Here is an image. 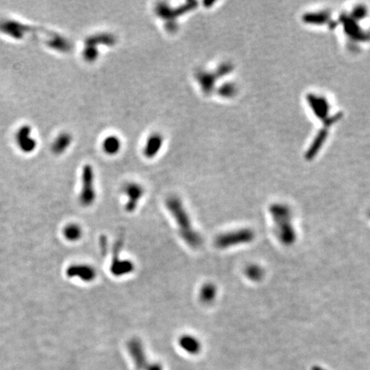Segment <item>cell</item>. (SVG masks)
Returning <instances> with one entry per match:
<instances>
[{
	"instance_id": "obj_1",
	"label": "cell",
	"mask_w": 370,
	"mask_h": 370,
	"mask_svg": "<svg viewBox=\"0 0 370 370\" xmlns=\"http://www.w3.org/2000/svg\"><path fill=\"white\" fill-rule=\"evenodd\" d=\"M166 207L171 215L173 216L178 226L179 235L183 240L190 248H200L201 245H203V238L199 232L194 229L190 216L184 208L181 200L177 197H169L166 200Z\"/></svg>"
},
{
	"instance_id": "obj_2",
	"label": "cell",
	"mask_w": 370,
	"mask_h": 370,
	"mask_svg": "<svg viewBox=\"0 0 370 370\" xmlns=\"http://www.w3.org/2000/svg\"><path fill=\"white\" fill-rule=\"evenodd\" d=\"M82 190L80 193V203L82 206H89L95 201L96 194L93 186V171L90 165L83 168L82 176Z\"/></svg>"
},
{
	"instance_id": "obj_3",
	"label": "cell",
	"mask_w": 370,
	"mask_h": 370,
	"mask_svg": "<svg viewBox=\"0 0 370 370\" xmlns=\"http://www.w3.org/2000/svg\"><path fill=\"white\" fill-rule=\"evenodd\" d=\"M122 239L117 242L116 245L113 250V257L112 264H111V272L114 276L120 277L126 274H131L135 269V265L129 260H120L119 259V251L122 246Z\"/></svg>"
},
{
	"instance_id": "obj_4",
	"label": "cell",
	"mask_w": 370,
	"mask_h": 370,
	"mask_svg": "<svg viewBox=\"0 0 370 370\" xmlns=\"http://www.w3.org/2000/svg\"><path fill=\"white\" fill-rule=\"evenodd\" d=\"M129 355L132 358L137 370H147L148 364V358L142 341L138 338H131L127 344Z\"/></svg>"
},
{
	"instance_id": "obj_5",
	"label": "cell",
	"mask_w": 370,
	"mask_h": 370,
	"mask_svg": "<svg viewBox=\"0 0 370 370\" xmlns=\"http://www.w3.org/2000/svg\"><path fill=\"white\" fill-rule=\"evenodd\" d=\"M16 145L24 154H31L36 150L37 142L32 136V129L29 125L20 127L16 134Z\"/></svg>"
},
{
	"instance_id": "obj_6",
	"label": "cell",
	"mask_w": 370,
	"mask_h": 370,
	"mask_svg": "<svg viewBox=\"0 0 370 370\" xmlns=\"http://www.w3.org/2000/svg\"><path fill=\"white\" fill-rule=\"evenodd\" d=\"M251 238V233L248 231H238V232H228L220 235L216 239V246L218 248H229L232 245H238L248 241Z\"/></svg>"
},
{
	"instance_id": "obj_7",
	"label": "cell",
	"mask_w": 370,
	"mask_h": 370,
	"mask_svg": "<svg viewBox=\"0 0 370 370\" xmlns=\"http://www.w3.org/2000/svg\"><path fill=\"white\" fill-rule=\"evenodd\" d=\"M66 274L69 278H78L84 282H92L97 277L95 268L87 264H74L68 267Z\"/></svg>"
},
{
	"instance_id": "obj_8",
	"label": "cell",
	"mask_w": 370,
	"mask_h": 370,
	"mask_svg": "<svg viewBox=\"0 0 370 370\" xmlns=\"http://www.w3.org/2000/svg\"><path fill=\"white\" fill-rule=\"evenodd\" d=\"M123 191L126 196L128 197V202L126 203L125 209L128 212H133L135 211V208L137 207L139 201L141 200L144 190L140 184H135V183H130V184H126Z\"/></svg>"
},
{
	"instance_id": "obj_9",
	"label": "cell",
	"mask_w": 370,
	"mask_h": 370,
	"mask_svg": "<svg viewBox=\"0 0 370 370\" xmlns=\"http://www.w3.org/2000/svg\"><path fill=\"white\" fill-rule=\"evenodd\" d=\"M178 344L179 346L189 354H198L202 350V344L199 339L192 335H182L178 339Z\"/></svg>"
},
{
	"instance_id": "obj_10",
	"label": "cell",
	"mask_w": 370,
	"mask_h": 370,
	"mask_svg": "<svg viewBox=\"0 0 370 370\" xmlns=\"http://www.w3.org/2000/svg\"><path fill=\"white\" fill-rule=\"evenodd\" d=\"M72 137L68 133H61L52 143V151L55 155H61L71 145Z\"/></svg>"
},
{
	"instance_id": "obj_11",
	"label": "cell",
	"mask_w": 370,
	"mask_h": 370,
	"mask_svg": "<svg viewBox=\"0 0 370 370\" xmlns=\"http://www.w3.org/2000/svg\"><path fill=\"white\" fill-rule=\"evenodd\" d=\"M217 295L216 287L212 283L203 285L200 290V300L205 304H209L215 299Z\"/></svg>"
},
{
	"instance_id": "obj_12",
	"label": "cell",
	"mask_w": 370,
	"mask_h": 370,
	"mask_svg": "<svg viewBox=\"0 0 370 370\" xmlns=\"http://www.w3.org/2000/svg\"><path fill=\"white\" fill-rule=\"evenodd\" d=\"M162 144V136L160 135H154L147 142L145 148V155L148 157H152L158 153Z\"/></svg>"
},
{
	"instance_id": "obj_13",
	"label": "cell",
	"mask_w": 370,
	"mask_h": 370,
	"mask_svg": "<svg viewBox=\"0 0 370 370\" xmlns=\"http://www.w3.org/2000/svg\"><path fill=\"white\" fill-rule=\"evenodd\" d=\"M64 235L68 241H78L82 236V230L78 224H70L64 229Z\"/></svg>"
},
{
	"instance_id": "obj_14",
	"label": "cell",
	"mask_w": 370,
	"mask_h": 370,
	"mask_svg": "<svg viewBox=\"0 0 370 370\" xmlns=\"http://www.w3.org/2000/svg\"><path fill=\"white\" fill-rule=\"evenodd\" d=\"M104 150L109 155L118 153L120 148V142L115 136H110L104 142Z\"/></svg>"
},
{
	"instance_id": "obj_15",
	"label": "cell",
	"mask_w": 370,
	"mask_h": 370,
	"mask_svg": "<svg viewBox=\"0 0 370 370\" xmlns=\"http://www.w3.org/2000/svg\"><path fill=\"white\" fill-rule=\"evenodd\" d=\"M147 370H163V368H162V365L161 364L154 363V364H150L148 366Z\"/></svg>"
}]
</instances>
